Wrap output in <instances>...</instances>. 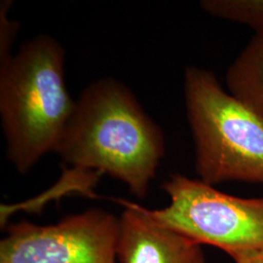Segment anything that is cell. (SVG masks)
<instances>
[{
    "instance_id": "3",
    "label": "cell",
    "mask_w": 263,
    "mask_h": 263,
    "mask_svg": "<svg viewBox=\"0 0 263 263\" xmlns=\"http://www.w3.org/2000/svg\"><path fill=\"white\" fill-rule=\"evenodd\" d=\"M183 92L199 179L263 184L262 118L203 67L185 68Z\"/></svg>"
},
{
    "instance_id": "4",
    "label": "cell",
    "mask_w": 263,
    "mask_h": 263,
    "mask_svg": "<svg viewBox=\"0 0 263 263\" xmlns=\"http://www.w3.org/2000/svg\"><path fill=\"white\" fill-rule=\"evenodd\" d=\"M161 187L169 196V205L144 208L155 221L229 256L263 251V197L230 195L180 174L171 175Z\"/></svg>"
},
{
    "instance_id": "10",
    "label": "cell",
    "mask_w": 263,
    "mask_h": 263,
    "mask_svg": "<svg viewBox=\"0 0 263 263\" xmlns=\"http://www.w3.org/2000/svg\"><path fill=\"white\" fill-rule=\"evenodd\" d=\"M231 257L235 263H263V251L239 253Z\"/></svg>"
},
{
    "instance_id": "9",
    "label": "cell",
    "mask_w": 263,
    "mask_h": 263,
    "mask_svg": "<svg viewBox=\"0 0 263 263\" xmlns=\"http://www.w3.org/2000/svg\"><path fill=\"white\" fill-rule=\"evenodd\" d=\"M4 10L1 6V59L10 56V48L13 43L14 37L16 36L15 30L17 28L13 27V22H8L6 18V4L3 5Z\"/></svg>"
},
{
    "instance_id": "7",
    "label": "cell",
    "mask_w": 263,
    "mask_h": 263,
    "mask_svg": "<svg viewBox=\"0 0 263 263\" xmlns=\"http://www.w3.org/2000/svg\"><path fill=\"white\" fill-rule=\"evenodd\" d=\"M228 92L263 119V30L255 31L226 72Z\"/></svg>"
},
{
    "instance_id": "6",
    "label": "cell",
    "mask_w": 263,
    "mask_h": 263,
    "mask_svg": "<svg viewBox=\"0 0 263 263\" xmlns=\"http://www.w3.org/2000/svg\"><path fill=\"white\" fill-rule=\"evenodd\" d=\"M118 263H207L201 245L148 216L144 207L118 200Z\"/></svg>"
},
{
    "instance_id": "2",
    "label": "cell",
    "mask_w": 263,
    "mask_h": 263,
    "mask_svg": "<svg viewBox=\"0 0 263 263\" xmlns=\"http://www.w3.org/2000/svg\"><path fill=\"white\" fill-rule=\"evenodd\" d=\"M65 62V49L47 34L1 59V124L7 158L20 174L55 152L73 113L76 100L66 87Z\"/></svg>"
},
{
    "instance_id": "1",
    "label": "cell",
    "mask_w": 263,
    "mask_h": 263,
    "mask_svg": "<svg viewBox=\"0 0 263 263\" xmlns=\"http://www.w3.org/2000/svg\"><path fill=\"white\" fill-rule=\"evenodd\" d=\"M55 152L72 169L105 174L142 199L165 155V139L131 90L105 77L76 99Z\"/></svg>"
},
{
    "instance_id": "5",
    "label": "cell",
    "mask_w": 263,
    "mask_h": 263,
    "mask_svg": "<svg viewBox=\"0 0 263 263\" xmlns=\"http://www.w3.org/2000/svg\"><path fill=\"white\" fill-rule=\"evenodd\" d=\"M0 241V263H118L119 216L100 209L39 226L9 223Z\"/></svg>"
},
{
    "instance_id": "8",
    "label": "cell",
    "mask_w": 263,
    "mask_h": 263,
    "mask_svg": "<svg viewBox=\"0 0 263 263\" xmlns=\"http://www.w3.org/2000/svg\"><path fill=\"white\" fill-rule=\"evenodd\" d=\"M200 6L213 17L263 30V0H203Z\"/></svg>"
}]
</instances>
